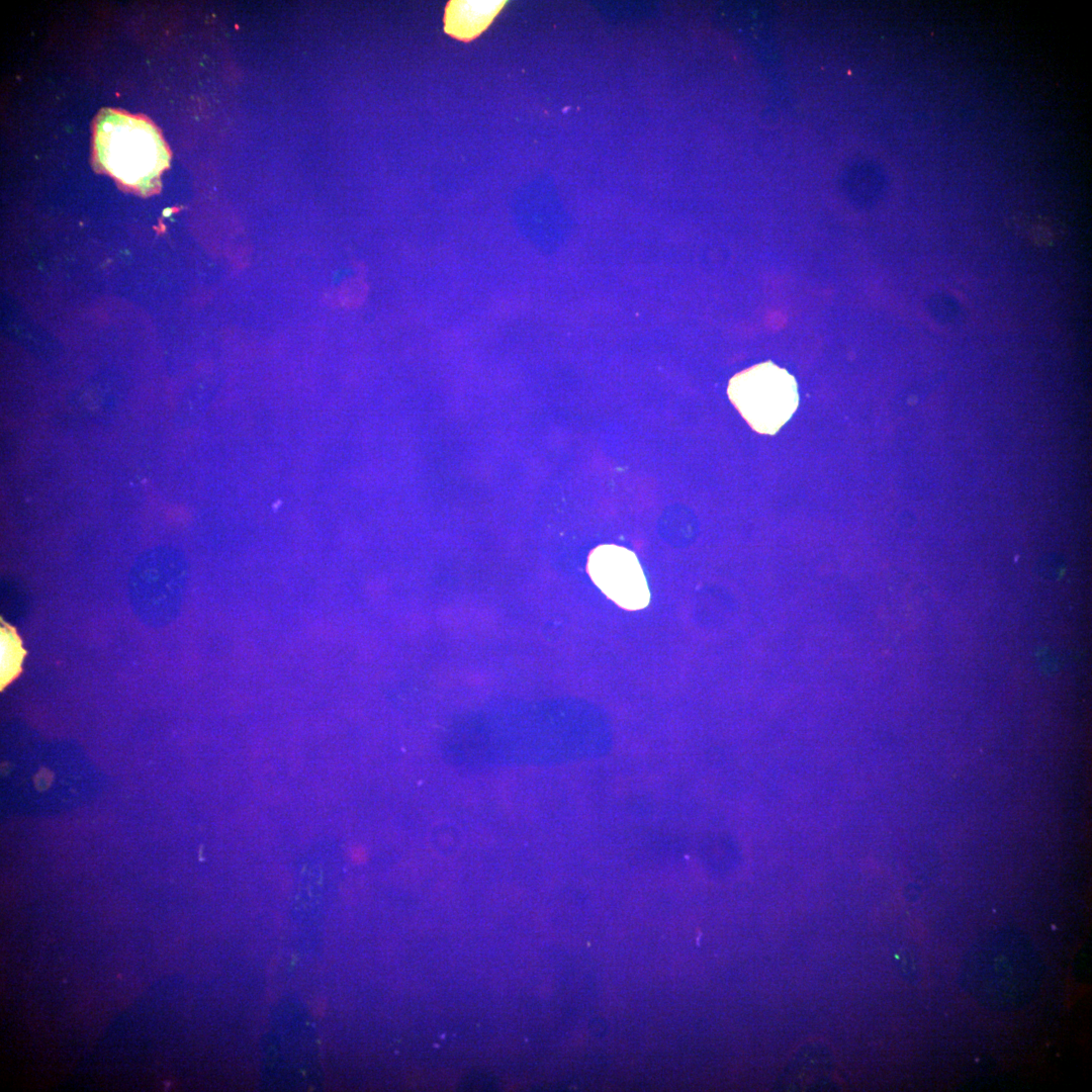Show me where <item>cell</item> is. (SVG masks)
Masks as SVG:
<instances>
[{"mask_svg":"<svg viewBox=\"0 0 1092 1092\" xmlns=\"http://www.w3.org/2000/svg\"><path fill=\"white\" fill-rule=\"evenodd\" d=\"M95 145L101 165L125 184L147 188L168 166L169 153L147 120L105 110L97 119Z\"/></svg>","mask_w":1092,"mask_h":1092,"instance_id":"1","label":"cell"},{"mask_svg":"<svg viewBox=\"0 0 1092 1092\" xmlns=\"http://www.w3.org/2000/svg\"><path fill=\"white\" fill-rule=\"evenodd\" d=\"M728 396L748 425L760 434L774 435L797 410L795 378L772 362L754 365L734 375Z\"/></svg>","mask_w":1092,"mask_h":1092,"instance_id":"2","label":"cell"},{"mask_svg":"<svg viewBox=\"0 0 1092 1092\" xmlns=\"http://www.w3.org/2000/svg\"><path fill=\"white\" fill-rule=\"evenodd\" d=\"M586 568L595 584L620 607L636 611L648 605L647 581L631 550L614 544L600 545L589 553Z\"/></svg>","mask_w":1092,"mask_h":1092,"instance_id":"3","label":"cell"},{"mask_svg":"<svg viewBox=\"0 0 1092 1092\" xmlns=\"http://www.w3.org/2000/svg\"><path fill=\"white\" fill-rule=\"evenodd\" d=\"M505 1H450L445 10V31L470 40L479 35L505 5Z\"/></svg>","mask_w":1092,"mask_h":1092,"instance_id":"4","label":"cell"},{"mask_svg":"<svg viewBox=\"0 0 1092 1092\" xmlns=\"http://www.w3.org/2000/svg\"><path fill=\"white\" fill-rule=\"evenodd\" d=\"M21 644L14 632L1 629V681L7 684L17 672L22 659Z\"/></svg>","mask_w":1092,"mask_h":1092,"instance_id":"5","label":"cell"}]
</instances>
